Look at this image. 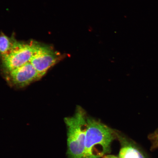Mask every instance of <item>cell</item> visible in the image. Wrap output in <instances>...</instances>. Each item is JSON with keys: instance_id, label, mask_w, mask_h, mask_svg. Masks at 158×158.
<instances>
[{"instance_id": "6", "label": "cell", "mask_w": 158, "mask_h": 158, "mask_svg": "<svg viewBox=\"0 0 158 158\" xmlns=\"http://www.w3.org/2000/svg\"><path fill=\"white\" fill-rule=\"evenodd\" d=\"M121 147L120 158H149L147 153L137 144L125 137H120Z\"/></svg>"}, {"instance_id": "1", "label": "cell", "mask_w": 158, "mask_h": 158, "mask_svg": "<svg viewBox=\"0 0 158 158\" xmlns=\"http://www.w3.org/2000/svg\"><path fill=\"white\" fill-rule=\"evenodd\" d=\"M88 128L82 158H101L109 153L115 132L99 120L87 118Z\"/></svg>"}, {"instance_id": "9", "label": "cell", "mask_w": 158, "mask_h": 158, "mask_svg": "<svg viewBox=\"0 0 158 158\" xmlns=\"http://www.w3.org/2000/svg\"><path fill=\"white\" fill-rule=\"evenodd\" d=\"M103 158H120L116 157V156L112 155H106L104 156Z\"/></svg>"}, {"instance_id": "4", "label": "cell", "mask_w": 158, "mask_h": 158, "mask_svg": "<svg viewBox=\"0 0 158 158\" xmlns=\"http://www.w3.org/2000/svg\"><path fill=\"white\" fill-rule=\"evenodd\" d=\"M34 42L16 43L9 54L2 57L3 68L8 73L30 62L34 52Z\"/></svg>"}, {"instance_id": "8", "label": "cell", "mask_w": 158, "mask_h": 158, "mask_svg": "<svg viewBox=\"0 0 158 158\" xmlns=\"http://www.w3.org/2000/svg\"><path fill=\"white\" fill-rule=\"evenodd\" d=\"M148 139L151 143L150 150L153 152L158 149V128L148 136Z\"/></svg>"}, {"instance_id": "2", "label": "cell", "mask_w": 158, "mask_h": 158, "mask_svg": "<svg viewBox=\"0 0 158 158\" xmlns=\"http://www.w3.org/2000/svg\"><path fill=\"white\" fill-rule=\"evenodd\" d=\"M87 116L83 109L77 107L73 115L64 118L67 130V155L69 158H82L88 128Z\"/></svg>"}, {"instance_id": "5", "label": "cell", "mask_w": 158, "mask_h": 158, "mask_svg": "<svg viewBox=\"0 0 158 158\" xmlns=\"http://www.w3.org/2000/svg\"><path fill=\"white\" fill-rule=\"evenodd\" d=\"M8 73L10 81L15 85L19 87L28 85L43 77L30 62L14 69Z\"/></svg>"}, {"instance_id": "3", "label": "cell", "mask_w": 158, "mask_h": 158, "mask_svg": "<svg viewBox=\"0 0 158 158\" xmlns=\"http://www.w3.org/2000/svg\"><path fill=\"white\" fill-rule=\"evenodd\" d=\"M60 53L50 47L34 42V49L30 62L43 76L62 58Z\"/></svg>"}, {"instance_id": "7", "label": "cell", "mask_w": 158, "mask_h": 158, "mask_svg": "<svg viewBox=\"0 0 158 158\" xmlns=\"http://www.w3.org/2000/svg\"><path fill=\"white\" fill-rule=\"evenodd\" d=\"M17 41L13 37H9L3 33L0 34V55L1 57L9 54L12 50Z\"/></svg>"}]
</instances>
